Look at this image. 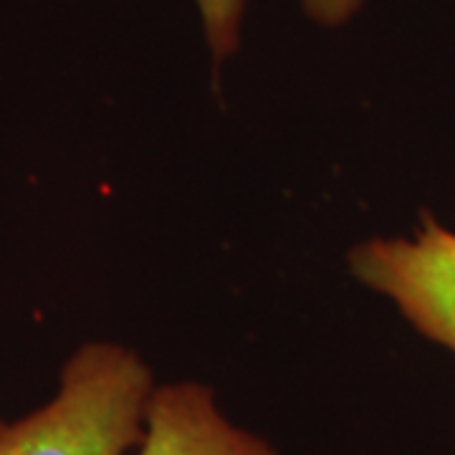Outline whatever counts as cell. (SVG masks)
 Instances as JSON below:
<instances>
[{
	"instance_id": "6da1fadb",
	"label": "cell",
	"mask_w": 455,
	"mask_h": 455,
	"mask_svg": "<svg viewBox=\"0 0 455 455\" xmlns=\"http://www.w3.org/2000/svg\"><path fill=\"white\" fill-rule=\"evenodd\" d=\"M152 392L147 364L127 347L86 344L46 405L13 423L0 420V455H132Z\"/></svg>"
},
{
	"instance_id": "7a4b0ae2",
	"label": "cell",
	"mask_w": 455,
	"mask_h": 455,
	"mask_svg": "<svg viewBox=\"0 0 455 455\" xmlns=\"http://www.w3.org/2000/svg\"><path fill=\"white\" fill-rule=\"evenodd\" d=\"M362 286L390 299L423 337L455 355V230L423 215L407 238H372L352 248Z\"/></svg>"
},
{
	"instance_id": "3957f363",
	"label": "cell",
	"mask_w": 455,
	"mask_h": 455,
	"mask_svg": "<svg viewBox=\"0 0 455 455\" xmlns=\"http://www.w3.org/2000/svg\"><path fill=\"white\" fill-rule=\"evenodd\" d=\"M132 455H278L215 407L211 387L178 382L155 387L145 433Z\"/></svg>"
},
{
	"instance_id": "277c9868",
	"label": "cell",
	"mask_w": 455,
	"mask_h": 455,
	"mask_svg": "<svg viewBox=\"0 0 455 455\" xmlns=\"http://www.w3.org/2000/svg\"><path fill=\"white\" fill-rule=\"evenodd\" d=\"M205 41L211 46L215 66L226 64L228 59L241 49V33L248 0H196Z\"/></svg>"
},
{
	"instance_id": "5b68a950",
	"label": "cell",
	"mask_w": 455,
	"mask_h": 455,
	"mask_svg": "<svg viewBox=\"0 0 455 455\" xmlns=\"http://www.w3.org/2000/svg\"><path fill=\"white\" fill-rule=\"evenodd\" d=\"M359 5H362V0H301L304 13L326 28L347 23L357 13Z\"/></svg>"
}]
</instances>
